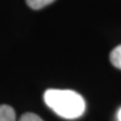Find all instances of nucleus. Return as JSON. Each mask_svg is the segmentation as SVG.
Returning <instances> with one entry per match:
<instances>
[{"mask_svg":"<svg viewBox=\"0 0 121 121\" xmlns=\"http://www.w3.org/2000/svg\"><path fill=\"white\" fill-rule=\"evenodd\" d=\"M110 62L114 67L121 69V45L117 46L111 51V53H110Z\"/></svg>","mask_w":121,"mask_h":121,"instance_id":"nucleus-3","label":"nucleus"},{"mask_svg":"<svg viewBox=\"0 0 121 121\" xmlns=\"http://www.w3.org/2000/svg\"><path fill=\"white\" fill-rule=\"evenodd\" d=\"M54 1L55 0H26L27 4L31 9H35V10L44 8V7H46L48 4H51L52 2H54Z\"/></svg>","mask_w":121,"mask_h":121,"instance_id":"nucleus-4","label":"nucleus"},{"mask_svg":"<svg viewBox=\"0 0 121 121\" xmlns=\"http://www.w3.org/2000/svg\"><path fill=\"white\" fill-rule=\"evenodd\" d=\"M0 121H16L15 110L7 104L0 105Z\"/></svg>","mask_w":121,"mask_h":121,"instance_id":"nucleus-2","label":"nucleus"},{"mask_svg":"<svg viewBox=\"0 0 121 121\" xmlns=\"http://www.w3.org/2000/svg\"><path fill=\"white\" fill-rule=\"evenodd\" d=\"M118 120L121 121V109H119V111H118Z\"/></svg>","mask_w":121,"mask_h":121,"instance_id":"nucleus-6","label":"nucleus"},{"mask_svg":"<svg viewBox=\"0 0 121 121\" xmlns=\"http://www.w3.org/2000/svg\"><path fill=\"white\" fill-rule=\"evenodd\" d=\"M44 101L57 116L69 120L80 118L86 108L82 95L72 90H47L44 93Z\"/></svg>","mask_w":121,"mask_h":121,"instance_id":"nucleus-1","label":"nucleus"},{"mask_svg":"<svg viewBox=\"0 0 121 121\" xmlns=\"http://www.w3.org/2000/svg\"><path fill=\"white\" fill-rule=\"evenodd\" d=\"M19 121H44L40 117H38L37 114L31 112H27L25 114H22V118L19 119Z\"/></svg>","mask_w":121,"mask_h":121,"instance_id":"nucleus-5","label":"nucleus"}]
</instances>
